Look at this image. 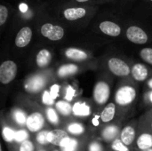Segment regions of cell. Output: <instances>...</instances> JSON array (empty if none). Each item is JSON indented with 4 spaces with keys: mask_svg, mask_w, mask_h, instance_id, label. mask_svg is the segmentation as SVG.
Instances as JSON below:
<instances>
[{
    "mask_svg": "<svg viewBox=\"0 0 152 151\" xmlns=\"http://www.w3.org/2000/svg\"><path fill=\"white\" fill-rule=\"evenodd\" d=\"M136 95L137 93L134 86L130 85H122L116 91L115 102L119 107H127L134 101Z\"/></svg>",
    "mask_w": 152,
    "mask_h": 151,
    "instance_id": "1",
    "label": "cell"
},
{
    "mask_svg": "<svg viewBox=\"0 0 152 151\" xmlns=\"http://www.w3.org/2000/svg\"><path fill=\"white\" fill-rule=\"evenodd\" d=\"M94 101L102 106L104 105L110 99V85L103 80L98 81L94 88Z\"/></svg>",
    "mask_w": 152,
    "mask_h": 151,
    "instance_id": "2",
    "label": "cell"
},
{
    "mask_svg": "<svg viewBox=\"0 0 152 151\" xmlns=\"http://www.w3.org/2000/svg\"><path fill=\"white\" fill-rule=\"evenodd\" d=\"M17 75V65L12 61H5L0 66V82L3 85L11 83Z\"/></svg>",
    "mask_w": 152,
    "mask_h": 151,
    "instance_id": "3",
    "label": "cell"
},
{
    "mask_svg": "<svg viewBox=\"0 0 152 151\" xmlns=\"http://www.w3.org/2000/svg\"><path fill=\"white\" fill-rule=\"evenodd\" d=\"M108 68L112 74L118 77H125L131 74V69L129 65L119 58H110L108 61Z\"/></svg>",
    "mask_w": 152,
    "mask_h": 151,
    "instance_id": "4",
    "label": "cell"
},
{
    "mask_svg": "<svg viewBox=\"0 0 152 151\" xmlns=\"http://www.w3.org/2000/svg\"><path fill=\"white\" fill-rule=\"evenodd\" d=\"M43 36L52 41L61 40L64 36V28L59 25H53L51 23H45L40 28Z\"/></svg>",
    "mask_w": 152,
    "mask_h": 151,
    "instance_id": "5",
    "label": "cell"
},
{
    "mask_svg": "<svg viewBox=\"0 0 152 151\" xmlns=\"http://www.w3.org/2000/svg\"><path fill=\"white\" fill-rule=\"evenodd\" d=\"M127 39L136 44H144L148 42V35L142 28L138 26H131L126 29Z\"/></svg>",
    "mask_w": 152,
    "mask_h": 151,
    "instance_id": "6",
    "label": "cell"
},
{
    "mask_svg": "<svg viewBox=\"0 0 152 151\" xmlns=\"http://www.w3.org/2000/svg\"><path fill=\"white\" fill-rule=\"evenodd\" d=\"M45 121L44 116L40 112L35 111L28 116L25 125L29 132L38 133L45 126Z\"/></svg>",
    "mask_w": 152,
    "mask_h": 151,
    "instance_id": "7",
    "label": "cell"
},
{
    "mask_svg": "<svg viewBox=\"0 0 152 151\" xmlns=\"http://www.w3.org/2000/svg\"><path fill=\"white\" fill-rule=\"evenodd\" d=\"M70 139L71 138L69 134L61 129H54L48 133V142L54 146L60 147L61 149L63 148Z\"/></svg>",
    "mask_w": 152,
    "mask_h": 151,
    "instance_id": "8",
    "label": "cell"
},
{
    "mask_svg": "<svg viewBox=\"0 0 152 151\" xmlns=\"http://www.w3.org/2000/svg\"><path fill=\"white\" fill-rule=\"evenodd\" d=\"M32 38V30L29 27L21 28L16 35L15 37V45L19 48H23L27 46Z\"/></svg>",
    "mask_w": 152,
    "mask_h": 151,
    "instance_id": "9",
    "label": "cell"
},
{
    "mask_svg": "<svg viewBox=\"0 0 152 151\" xmlns=\"http://www.w3.org/2000/svg\"><path fill=\"white\" fill-rule=\"evenodd\" d=\"M99 28L103 34L110 36H118L121 34L120 26L110 20H104L101 22L99 25Z\"/></svg>",
    "mask_w": 152,
    "mask_h": 151,
    "instance_id": "10",
    "label": "cell"
},
{
    "mask_svg": "<svg viewBox=\"0 0 152 151\" xmlns=\"http://www.w3.org/2000/svg\"><path fill=\"white\" fill-rule=\"evenodd\" d=\"M45 85V78L42 76H34L33 77H30L26 85L25 88L28 93H35L39 92Z\"/></svg>",
    "mask_w": 152,
    "mask_h": 151,
    "instance_id": "11",
    "label": "cell"
},
{
    "mask_svg": "<svg viewBox=\"0 0 152 151\" xmlns=\"http://www.w3.org/2000/svg\"><path fill=\"white\" fill-rule=\"evenodd\" d=\"M86 15V10L83 7H70L63 11V16L68 20H79Z\"/></svg>",
    "mask_w": 152,
    "mask_h": 151,
    "instance_id": "12",
    "label": "cell"
},
{
    "mask_svg": "<svg viewBox=\"0 0 152 151\" xmlns=\"http://www.w3.org/2000/svg\"><path fill=\"white\" fill-rule=\"evenodd\" d=\"M131 74L135 81L142 82L147 79L149 76V71L145 65L141 63H135L131 69Z\"/></svg>",
    "mask_w": 152,
    "mask_h": 151,
    "instance_id": "13",
    "label": "cell"
},
{
    "mask_svg": "<svg viewBox=\"0 0 152 151\" xmlns=\"http://www.w3.org/2000/svg\"><path fill=\"white\" fill-rule=\"evenodd\" d=\"M135 135H136V131L134 127L132 125H126L121 131L120 139L126 146H130L134 142Z\"/></svg>",
    "mask_w": 152,
    "mask_h": 151,
    "instance_id": "14",
    "label": "cell"
},
{
    "mask_svg": "<svg viewBox=\"0 0 152 151\" xmlns=\"http://www.w3.org/2000/svg\"><path fill=\"white\" fill-rule=\"evenodd\" d=\"M65 56L71 60V61H86L88 58V54L80 49L77 48H69L65 51Z\"/></svg>",
    "mask_w": 152,
    "mask_h": 151,
    "instance_id": "15",
    "label": "cell"
},
{
    "mask_svg": "<svg viewBox=\"0 0 152 151\" xmlns=\"http://www.w3.org/2000/svg\"><path fill=\"white\" fill-rule=\"evenodd\" d=\"M116 115V104L110 102L104 107L101 113V120L102 123H109L112 121Z\"/></svg>",
    "mask_w": 152,
    "mask_h": 151,
    "instance_id": "16",
    "label": "cell"
},
{
    "mask_svg": "<svg viewBox=\"0 0 152 151\" xmlns=\"http://www.w3.org/2000/svg\"><path fill=\"white\" fill-rule=\"evenodd\" d=\"M51 60H52V54L50 51H48L47 49L40 50L36 57V62L39 68H45L48 66L49 63L51 62Z\"/></svg>",
    "mask_w": 152,
    "mask_h": 151,
    "instance_id": "17",
    "label": "cell"
},
{
    "mask_svg": "<svg viewBox=\"0 0 152 151\" xmlns=\"http://www.w3.org/2000/svg\"><path fill=\"white\" fill-rule=\"evenodd\" d=\"M137 148L140 150H145L152 148V134L149 133H142L136 140Z\"/></svg>",
    "mask_w": 152,
    "mask_h": 151,
    "instance_id": "18",
    "label": "cell"
},
{
    "mask_svg": "<svg viewBox=\"0 0 152 151\" xmlns=\"http://www.w3.org/2000/svg\"><path fill=\"white\" fill-rule=\"evenodd\" d=\"M72 113L77 117H88L91 114V109L85 102H76L72 106Z\"/></svg>",
    "mask_w": 152,
    "mask_h": 151,
    "instance_id": "19",
    "label": "cell"
},
{
    "mask_svg": "<svg viewBox=\"0 0 152 151\" xmlns=\"http://www.w3.org/2000/svg\"><path fill=\"white\" fill-rule=\"evenodd\" d=\"M78 71V67L75 64H65L61 66L57 70V75L60 77H66L76 74Z\"/></svg>",
    "mask_w": 152,
    "mask_h": 151,
    "instance_id": "20",
    "label": "cell"
},
{
    "mask_svg": "<svg viewBox=\"0 0 152 151\" xmlns=\"http://www.w3.org/2000/svg\"><path fill=\"white\" fill-rule=\"evenodd\" d=\"M118 133V127L112 125L104 128V130L102 133V136L106 142H110L117 137Z\"/></svg>",
    "mask_w": 152,
    "mask_h": 151,
    "instance_id": "21",
    "label": "cell"
},
{
    "mask_svg": "<svg viewBox=\"0 0 152 151\" xmlns=\"http://www.w3.org/2000/svg\"><path fill=\"white\" fill-rule=\"evenodd\" d=\"M55 108L59 113L62 116H69L72 113V107L71 105L65 101H59L55 103Z\"/></svg>",
    "mask_w": 152,
    "mask_h": 151,
    "instance_id": "22",
    "label": "cell"
},
{
    "mask_svg": "<svg viewBox=\"0 0 152 151\" xmlns=\"http://www.w3.org/2000/svg\"><path fill=\"white\" fill-rule=\"evenodd\" d=\"M68 131L69 133H70L71 134L74 135H80L82 133H84L85 132V128L81 124L78 123H72L70 125H69L68 126Z\"/></svg>",
    "mask_w": 152,
    "mask_h": 151,
    "instance_id": "23",
    "label": "cell"
},
{
    "mask_svg": "<svg viewBox=\"0 0 152 151\" xmlns=\"http://www.w3.org/2000/svg\"><path fill=\"white\" fill-rule=\"evenodd\" d=\"M46 117L48 121L53 125H57L59 123V117L57 112L53 108H47L46 109Z\"/></svg>",
    "mask_w": 152,
    "mask_h": 151,
    "instance_id": "24",
    "label": "cell"
},
{
    "mask_svg": "<svg viewBox=\"0 0 152 151\" xmlns=\"http://www.w3.org/2000/svg\"><path fill=\"white\" fill-rule=\"evenodd\" d=\"M27 117L25 113L21 110H19V109H16L14 112H13V118L15 120V122L18 124V125H26V122H27Z\"/></svg>",
    "mask_w": 152,
    "mask_h": 151,
    "instance_id": "25",
    "label": "cell"
},
{
    "mask_svg": "<svg viewBox=\"0 0 152 151\" xmlns=\"http://www.w3.org/2000/svg\"><path fill=\"white\" fill-rule=\"evenodd\" d=\"M2 135L6 142H12V141H14L15 132L13 130H12L10 127L4 126L2 131Z\"/></svg>",
    "mask_w": 152,
    "mask_h": 151,
    "instance_id": "26",
    "label": "cell"
},
{
    "mask_svg": "<svg viewBox=\"0 0 152 151\" xmlns=\"http://www.w3.org/2000/svg\"><path fill=\"white\" fill-rule=\"evenodd\" d=\"M140 56L145 62L152 65V48L147 47L142 49L140 52Z\"/></svg>",
    "mask_w": 152,
    "mask_h": 151,
    "instance_id": "27",
    "label": "cell"
},
{
    "mask_svg": "<svg viewBox=\"0 0 152 151\" xmlns=\"http://www.w3.org/2000/svg\"><path fill=\"white\" fill-rule=\"evenodd\" d=\"M111 149L115 151H129L128 146H126L121 139H115L111 144Z\"/></svg>",
    "mask_w": 152,
    "mask_h": 151,
    "instance_id": "28",
    "label": "cell"
},
{
    "mask_svg": "<svg viewBox=\"0 0 152 151\" xmlns=\"http://www.w3.org/2000/svg\"><path fill=\"white\" fill-rule=\"evenodd\" d=\"M28 134L27 133L26 130H19L17 132H15V136H14V141L16 142L21 143L22 142H24L25 140H28Z\"/></svg>",
    "mask_w": 152,
    "mask_h": 151,
    "instance_id": "29",
    "label": "cell"
},
{
    "mask_svg": "<svg viewBox=\"0 0 152 151\" xmlns=\"http://www.w3.org/2000/svg\"><path fill=\"white\" fill-rule=\"evenodd\" d=\"M48 131H40L38 132L37 135V142L40 145H45L47 144L48 142Z\"/></svg>",
    "mask_w": 152,
    "mask_h": 151,
    "instance_id": "30",
    "label": "cell"
},
{
    "mask_svg": "<svg viewBox=\"0 0 152 151\" xmlns=\"http://www.w3.org/2000/svg\"><path fill=\"white\" fill-rule=\"evenodd\" d=\"M19 151H35L34 144L29 140H25L20 145Z\"/></svg>",
    "mask_w": 152,
    "mask_h": 151,
    "instance_id": "31",
    "label": "cell"
},
{
    "mask_svg": "<svg viewBox=\"0 0 152 151\" xmlns=\"http://www.w3.org/2000/svg\"><path fill=\"white\" fill-rule=\"evenodd\" d=\"M78 146V142L75 139H70L69 142L63 147L61 148V151H76Z\"/></svg>",
    "mask_w": 152,
    "mask_h": 151,
    "instance_id": "32",
    "label": "cell"
},
{
    "mask_svg": "<svg viewBox=\"0 0 152 151\" xmlns=\"http://www.w3.org/2000/svg\"><path fill=\"white\" fill-rule=\"evenodd\" d=\"M8 18V10L6 6L0 5V25H4Z\"/></svg>",
    "mask_w": 152,
    "mask_h": 151,
    "instance_id": "33",
    "label": "cell"
},
{
    "mask_svg": "<svg viewBox=\"0 0 152 151\" xmlns=\"http://www.w3.org/2000/svg\"><path fill=\"white\" fill-rule=\"evenodd\" d=\"M53 101H54V99H53V97L51 95V93H50L49 92L45 91V92L44 93L43 96H42V101H43V103L45 104V105L51 106V105L53 104V102H54Z\"/></svg>",
    "mask_w": 152,
    "mask_h": 151,
    "instance_id": "34",
    "label": "cell"
},
{
    "mask_svg": "<svg viewBox=\"0 0 152 151\" xmlns=\"http://www.w3.org/2000/svg\"><path fill=\"white\" fill-rule=\"evenodd\" d=\"M89 151H102V146L98 142H92L89 146Z\"/></svg>",
    "mask_w": 152,
    "mask_h": 151,
    "instance_id": "35",
    "label": "cell"
},
{
    "mask_svg": "<svg viewBox=\"0 0 152 151\" xmlns=\"http://www.w3.org/2000/svg\"><path fill=\"white\" fill-rule=\"evenodd\" d=\"M74 96V91L72 88H69L67 91V94H66V100L67 101H71L72 98Z\"/></svg>",
    "mask_w": 152,
    "mask_h": 151,
    "instance_id": "36",
    "label": "cell"
},
{
    "mask_svg": "<svg viewBox=\"0 0 152 151\" xmlns=\"http://www.w3.org/2000/svg\"><path fill=\"white\" fill-rule=\"evenodd\" d=\"M100 118H101V116H95L94 118H93L92 120V124L94 126H98L100 125Z\"/></svg>",
    "mask_w": 152,
    "mask_h": 151,
    "instance_id": "37",
    "label": "cell"
},
{
    "mask_svg": "<svg viewBox=\"0 0 152 151\" xmlns=\"http://www.w3.org/2000/svg\"><path fill=\"white\" fill-rule=\"evenodd\" d=\"M147 100H148V101H149L150 103H151L152 104V90L151 92L148 93V94H147Z\"/></svg>",
    "mask_w": 152,
    "mask_h": 151,
    "instance_id": "38",
    "label": "cell"
},
{
    "mask_svg": "<svg viewBox=\"0 0 152 151\" xmlns=\"http://www.w3.org/2000/svg\"><path fill=\"white\" fill-rule=\"evenodd\" d=\"M147 87L150 89V90H152V77L151 79H149L147 81Z\"/></svg>",
    "mask_w": 152,
    "mask_h": 151,
    "instance_id": "39",
    "label": "cell"
},
{
    "mask_svg": "<svg viewBox=\"0 0 152 151\" xmlns=\"http://www.w3.org/2000/svg\"><path fill=\"white\" fill-rule=\"evenodd\" d=\"M77 2H78V3H85V2H87V1H89V0H76Z\"/></svg>",
    "mask_w": 152,
    "mask_h": 151,
    "instance_id": "40",
    "label": "cell"
},
{
    "mask_svg": "<svg viewBox=\"0 0 152 151\" xmlns=\"http://www.w3.org/2000/svg\"><path fill=\"white\" fill-rule=\"evenodd\" d=\"M142 151H152V148L151 149H148V150H142Z\"/></svg>",
    "mask_w": 152,
    "mask_h": 151,
    "instance_id": "41",
    "label": "cell"
},
{
    "mask_svg": "<svg viewBox=\"0 0 152 151\" xmlns=\"http://www.w3.org/2000/svg\"><path fill=\"white\" fill-rule=\"evenodd\" d=\"M0 149H1V150H0V151H3V150H2V147H1V148H0Z\"/></svg>",
    "mask_w": 152,
    "mask_h": 151,
    "instance_id": "42",
    "label": "cell"
},
{
    "mask_svg": "<svg viewBox=\"0 0 152 151\" xmlns=\"http://www.w3.org/2000/svg\"><path fill=\"white\" fill-rule=\"evenodd\" d=\"M151 130H152V121H151Z\"/></svg>",
    "mask_w": 152,
    "mask_h": 151,
    "instance_id": "43",
    "label": "cell"
},
{
    "mask_svg": "<svg viewBox=\"0 0 152 151\" xmlns=\"http://www.w3.org/2000/svg\"><path fill=\"white\" fill-rule=\"evenodd\" d=\"M54 151H59V150H54Z\"/></svg>",
    "mask_w": 152,
    "mask_h": 151,
    "instance_id": "44",
    "label": "cell"
},
{
    "mask_svg": "<svg viewBox=\"0 0 152 151\" xmlns=\"http://www.w3.org/2000/svg\"><path fill=\"white\" fill-rule=\"evenodd\" d=\"M150 1H151V2H152V0H150Z\"/></svg>",
    "mask_w": 152,
    "mask_h": 151,
    "instance_id": "45",
    "label": "cell"
}]
</instances>
